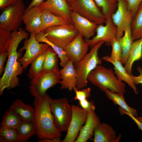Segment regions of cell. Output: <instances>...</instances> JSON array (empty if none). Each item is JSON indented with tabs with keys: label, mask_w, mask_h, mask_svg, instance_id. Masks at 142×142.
I'll return each instance as SVG.
<instances>
[{
	"label": "cell",
	"mask_w": 142,
	"mask_h": 142,
	"mask_svg": "<svg viewBox=\"0 0 142 142\" xmlns=\"http://www.w3.org/2000/svg\"><path fill=\"white\" fill-rule=\"evenodd\" d=\"M28 32L20 27L18 30L11 32V37L7 51L8 60L3 74L0 79V95H3L5 89L14 88L19 85L18 76L23 72V68L18 60L21 54L17 49L23 40L27 38Z\"/></svg>",
	"instance_id": "1"
},
{
	"label": "cell",
	"mask_w": 142,
	"mask_h": 142,
	"mask_svg": "<svg viewBox=\"0 0 142 142\" xmlns=\"http://www.w3.org/2000/svg\"><path fill=\"white\" fill-rule=\"evenodd\" d=\"M49 97L46 93L43 96L35 97L33 102L36 135L39 140L60 138L62 136L61 132L56 126L50 108Z\"/></svg>",
	"instance_id": "2"
},
{
	"label": "cell",
	"mask_w": 142,
	"mask_h": 142,
	"mask_svg": "<svg viewBox=\"0 0 142 142\" xmlns=\"http://www.w3.org/2000/svg\"><path fill=\"white\" fill-rule=\"evenodd\" d=\"M88 80L104 92L106 89L124 94L126 92L124 83L119 80L111 69L99 64L89 74Z\"/></svg>",
	"instance_id": "3"
},
{
	"label": "cell",
	"mask_w": 142,
	"mask_h": 142,
	"mask_svg": "<svg viewBox=\"0 0 142 142\" xmlns=\"http://www.w3.org/2000/svg\"><path fill=\"white\" fill-rule=\"evenodd\" d=\"M104 43L100 41L91 47L90 52L77 63L74 64L77 75L76 88L80 89L88 85V77L89 73L102 63V59L98 54L99 49Z\"/></svg>",
	"instance_id": "4"
},
{
	"label": "cell",
	"mask_w": 142,
	"mask_h": 142,
	"mask_svg": "<svg viewBox=\"0 0 142 142\" xmlns=\"http://www.w3.org/2000/svg\"><path fill=\"white\" fill-rule=\"evenodd\" d=\"M49 104L56 126L60 132L67 131L72 116V105L67 99H53L50 97Z\"/></svg>",
	"instance_id": "5"
},
{
	"label": "cell",
	"mask_w": 142,
	"mask_h": 142,
	"mask_svg": "<svg viewBox=\"0 0 142 142\" xmlns=\"http://www.w3.org/2000/svg\"><path fill=\"white\" fill-rule=\"evenodd\" d=\"M60 81L59 70L42 71L31 80L30 93L34 97L43 96L48 89L59 83Z\"/></svg>",
	"instance_id": "6"
},
{
	"label": "cell",
	"mask_w": 142,
	"mask_h": 142,
	"mask_svg": "<svg viewBox=\"0 0 142 142\" xmlns=\"http://www.w3.org/2000/svg\"><path fill=\"white\" fill-rule=\"evenodd\" d=\"M71 11L98 25L105 22V18L94 0H71L68 2Z\"/></svg>",
	"instance_id": "7"
},
{
	"label": "cell",
	"mask_w": 142,
	"mask_h": 142,
	"mask_svg": "<svg viewBox=\"0 0 142 142\" xmlns=\"http://www.w3.org/2000/svg\"><path fill=\"white\" fill-rule=\"evenodd\" d=\"M26 9L22 0L4 9L0 15V28L12 32L20 28Z\"/></svg>",
	"instance_id": "8"
},
{
	"label": "cell",
	"mask_w": 142,
	"mask_h": 142,
	"mask_svg": "<svg viewBox=\"0 0 142 142\" xmlns=\"http://www.w3.org/2000/svg\"><path fill=\"white\" fill-rule=\"evenodd\" d=\"M43 32L48 40L63 49L79 33L72 23L51 26Z\"/></svg>",
	"instance_id": "9"
},
{
	"label": "cell",
	"mask_w": 142,
	"mask_h": 142,
	"mask_svg": "<svg viewBox=\"0 0 142 142\" xmlns=\"http://www.w3.org/2000/svg\"><path fill=\"white\" fill-rule=\"evenodd\" d=\"M40 43L37 40L36 33L34 32L30 33L29 39H25L23 46L19 52H21L25 50V52L23 56L18 60L24 69H25L35 58L44 52L49 46L45 43Z\"/></svg>",
	"instance_id": "10"
},
{
	"label": "cell",
	"mask_w": 142,
	"mask_h": 142,
	"mask_svg": "<svg viewBox=\"0 0 142 142\" xmlns=\"http://www.w3.org/2000/svg\"><path fill=\"white\" fill-rule=\"evenodd\" d=\"M71 119L63 142H74L77 138L81 127L86 122L88 113L81 108L72 105Z\"/></svg>",
	"instance_id": "11"
},
{
	"label": "cell",
	"mask_w": 142,
	"mask_h": 142,
	"mask_svg": "<svg viewBox=\"0 0 142 142\" xmlns=\"http://www.w3.org/2000/svg\"><path fill=\"white\" fill-rule=\"evenodd\" d=\"M117 8L111 16L113 22L117 27L116 38L119 39L124 35L126 28L131 25L133 17L128 10L126 0H117Z\"/></svg>",
	"instance_id": "12"
},
{
	"label": "cell",
	"mask_w": 142,
	"mask_h": 142,
	"mask_svg": "<svg viewBox=\"0 0 142 142\" xmlns=\"http://www.w3.org/2000/svg\"><path fill=\"white\" fill-rule=\"evenodd\" d=\"M104 26L98 25L96 29V34L92 39H84L89 46L91 47L101 41H103L107 45L110 46L112 40L116 38L117 27L111 17L105 19Z\"/></svg>",
	"instance_id": "13"
},
{
	"label": "cell",
	"mask_w": 142,
	"mask_h": 142,
	"mask_svg": "<svg viewBox=\"0 0 142 142\" xmlns=\"http://www.w3.org/2000/svg\"><path fill=\"white\" fill-rule=\"evenodd\" d=\"M83 38L81 34L78 33L63 49L66 55L74 64L79 62L87 54L89 46L84 41Z\"/></svg>",
	"instance_id": "14"
},
{
	"label": "cell",
	"mask_w": 142,
	"mask_h": 142,
	"mask_svg": "<svg viewBox=\"0 0 142 142\" xmlns=\"http://www.w3.org/2000/svg\"><path fill=\"white\" fill-rule=\"evenodd\" d=\"M71 18L72 23L85 39H90L94 36L98 24L74 12L71 11Z\"/></svg>",
	"instance_id": "15"
},
{
	"label": "cell",
	"mask_w": 142,
	"mask_h": 142,
	"mask_svg": "<svg viewBox=\"0 0 142 142\" xmlns=\"http://www.w3.org/2000/svg\"><path fill=\"white\" fill-rule=\"evenodd\" d=\"M39 6L41 9L48 10L72 23L71 18V11L67 0H46Z\"/></svg>",
	"instance_id": "16"
},
{
	"label": "cell",
	"mask_w": 142,
	"mask_h": 142,
	"mask_svg": "<svg viewBox=\"0 0 142 142\" xmlns=\"http://www.w3.org/2000/svg\"><path fill=\"white\" fill-rule=\"evenodd\" d=\"M41 9L39 6L33 7L25 11L23 22L25 25L26 31L36 34L41 32Z\"/></svg>",
	"instance_id": "17"
},
{
	"label": "cell",
	"mask_w": 142,
	"mask_h": 142,
	"mask_svg": "<svg viewBox=\"0 0 142 142\" xmlns=\"http://www.w3.org/2000/svg\"><path fill=\"white\" fill-rule=\"evenodd\" d=\"M61 81L59 84L61 89L73 90L77 84V75L72 61L70 59L59 70Z\"/></svg>",
	"instance_id": "18"
},
{
	"label": "cell",
	"mask_w": 142,
	"mask_h": 142,
	"mask_svg": "<svg viewBox=\"0 0 142 142\" xmlns=\"http://www.w3.org/2000/svg\"><path fill=\"white\" fill-rule=\"evenodd\" d=\"M100 122L94 111L88 113L85 123L81 128L78 135L74 142H86L94 135V130Z\"/></svg>",
	"instance_id": "19"
},
{
	"label": "cell",
	"mask_w": 142,
	"mask_h": 142,
	"mask_svg": "<svg viewBox=\"0 0 142 142\" xmlns=\"http://www.w3.org/2000/svg\"><path fill=\"white\" fill-rule=\"evenodd\" d=\"M93 140L94 142H117L121 136H117L116 133L109 124L100 123L95 128L94 132Z\"/></svg>",
	"instance_id": "20"
},
{
	"label": "cell",
	"mask_w": 142,
	"mask_h": 142,
	"mask_svg": "<svg viewBox=\"0 0 142 142\" xmlns=\"http://www.w3.org/2000/svg\"><path fill=\"white\" fill-rule=\"evenodd\" d=\"M9 109L14 111L22 121L35 122V111L31 105L25 104L20 99H17L11 105Z\"/></svg>",
	"instance_id": "21"
},
{
	"label": "cell",
	"mask_w": 142,
	"mask_h": 142,
	"mask_svg": "<svg viewBox=\"0 0 142 142\" xmlns=\"http://www.w3.org/2000/svg\"><path fill=\"white\" fill-rule=\"evenodd\" d=\"M102 59L112 63L114 66V72L117 78L120 81L126 82L132 89L134 93L138 94V90L133 81L132 75L130 74L127 72L120 61L112 60L108 55L104 57Z\"/></svg>",
	"instance_id": "22"
},
{
	"label": "cell",
	"mask_w": 142,
	"mask_h": 142,
	"mask_svg": "<svg viewBox=\"0 0 142 142\" xmlns=\"http://www.w3.org/2000/svg\"><path fill=\"white\" fill-rule=\"evenodd\" d=\"M142 58V37L133 41L127 59L125 63L124 68L130 75L132 74V68L135 61Z\"/></svg>",
	"instance_id": "23"
},
{
	"label": "cell",
	"mask_w": 142,
	"mask_h": 142,
	"mask_svg": "<svg viewBox=\"0 0 142 142\" xmlns=\"http://www.w3.org/2000/svg\"><path fill=\"white\" fill-rule=\"evenodd\" d=\"M41 9V32H43L46 29L51 26L70 23L63 17L55 15L48 10Z\"/></svg>",
	"instance_id": "24"
},
{
	"label": "cell",
	"mask_w": 142,
	"mask_h": 142,
	"mask_svg": "<svg viewBox=\"0 0 142 142\" xmlns=\"http://www.w3.org/2000/svg\"><path fill=\"white\" fill-rule=\"evenodd\" d=\"M17 130L19 137L18 142H27L31 137L36 134V125L33 122L22 121Z\"/></svg>",
	"instance_id": "25"
},
{
	"label": "cell",
	"mask_w": 142,
	"mask_h": 142,
	"mask_svg": "<svg viewBox=\"0 0 142 142\" xmlns=\"http://www.w3.org/2000/svg\"><path fill=\"white\" fill-rule=\"evenodd\" d=\"M118 39L122 50L121 62L123 64L125 63L127 59L133 41L131 36V25H129L126 28L123 35Z\"/></svg>",
	"instance_id": "26"
},
{
	"label": "cell",
	"mask_w": 142,
	"mask_h": 142,
	"mask_svg": "<svg viewBox=\"0 0 142 142\" xmlns=\"http://www.w3.org/2000/svg\"><path fill=\"white\" fill-rule=\"evenodd\" d=\"M104 92L106 97L112 100L115 104L118 105L121 109L131 113L135 117L138 116L137 110L130 107L126 102L124 94L114 92L108 89L105 90Z\"/></svg>",
	"instance_id": "27"
},
{
	"label": "cell",
	"mask_w": 142,
	"mask_h": 142,
	"mask_svg": "<svg viewBox=\"0 0 142 142\" xmlns=\"http://www.w3.org/2000/svg\"><path fill=\"white\" fill-rule=\"evenodd\" d=\"M58 56L53 48L49 46L44 53V58L42 71H51L59 70Z\"/></svg>",
	"instance_id": "28"
},
{
	"label": "cell",
	"mask_w": 142,
	"mask_h": 142,
	"mask_svg": "<svg viewBox=\"0 0 142 142\" xmlns=\"http://www.w3.org/2000/svg\"><path fill=\"white\" fill-rule=\"evenodd\" d=\"M36 37L39 42L47 43L53 48L60 59V65L62 67L65 65L70 60L66 55L64 49L48 40L43 32H40L36 34Z\"/></svg>",
	"instance_id": "29"
},
{
	"label": "cell",
	"mask_w": 142,
	"mask_h": 142,
	"mask_svg": "<svg viewBox=\"0 0 142 142\" xmlns=\"http://www.w3.org/2000/svg\"><path fill=\"white\" fill-rule=\"evenodd\" d=\"M131 29L133 40L142 37V2L133 19Z\"/></svg>",
	"instance_id": "30"
},
{
	"label": "cell",
	"mask_w": 142,
	"mask_h": 142,
	"mask_svg": "<svg viewBox=\"0 0 142 142\" xmlns=\"http://www.w3.org/2000/svg\"><path fill=\"white\" fill-rule=\"evenodd\" d=\"M22 121L17 113L9 109L4 115L1 126L17 129Z\"/></svg>",
	"instance_id": "31"
},
{
	"label": "cell",
	"mask_w": 142,
	"mask_h": 142,
	"mask_svg": "<svg viewBox=\"0 0 142 142\" xmlns=\"http://www.w3.org/2000/svg\"><path fill=\"white\" fill-rule=\"evenodd\" d=\"M101 9L105 19L111 17L117 8V0H94Z\"/></svg>",
	"instance_id": "32"
},
{
	"label": "cell",
	"mask_w": 142,
	"mask_h": 142,
	"mask_svg": "<svg viewBox=\"0 0 142 142\" xmlns=\"http://www.w3.org/2000/svg\"><path fill=\"white\" fill-rule=\"evenodd\" d=\"M19 137L17 129L1 126L0 141L3 142H18Z\"/></svg>",
	"instance_id": "33"
},
{
	"label": "cell",
	"mask_w": 142,
	"mask_h": 142,
	"mask_svg": "<svg viewBox=\"0 0 142 142\" xmlns=\"http://www.w3.org/2000/svg\"><path fill=\"white\" fill-rule=\"evenodd\" d=\"M45 51L35 58L31 63V67L27 74L28 77L30 79H32L42 71Z\"/></svg>",
	"instance_id": "34"
},
{
	"label": "cell",
	"mask_w": 142,
	"mask_h": 142,
	"mask_svg": "<svg viewBox=\"0 0 142 142\" xmlns=\"http://www.w3.org/2000/svg\"><path fill=\"white\" fill-rule=\"evenodd\" d=\"M11 37V32L0 28V53L7 51Z\"/></svg>",
	"instance_id": "35"
},
{
	"label": "cell",
	"mask_w": 142,
	"mask_h": 142,
	"mask_svg": "<svg viewBox=\"0 0 142 142\" xmlns=\"http://www.w3.org/2000/svg\"><path fill=\"white\" fill-rule=\"evenodd\" d=\"M111 45L112 50L110 58L112 60L121 62L122 56V50L118 39L115 38L111 41Z\"/></svg>",
	"instance_id": "36"
},
{
	"label": "cell",
	"mask_w": 142,
	"mask_h": 142,
	"mask_svg": "<svg viewBox=\"0 0 142 142\" xmlns=\"http://www.w3.org/2000/svg\"><path fill=\"white\" fill-rule=\"evenodd\" d=\"M73 90L74 91L75 95L74 99L79 101L87 99L90 96L91 89L90 88L82 89V90L77 89L76 87L74 88Z\"/></svg>",
	"instance_id": "37"
},
{
	"label": "cell",
	"mask_w": 142,
	"mask_h": 142,
	"mask_svg": "<svg viewBox=\"0 0 142 142\" xmlns=\"http://www.w3.org/2000/svg\"><path fill=\"white\" fill-rule=\"evenodd\" d=\"M128 10L131 13L133 18L142 2V0H126Z\"/></svg>",
	"instance_id": "38"
},
{
	"label": "cell",
	"mask_w": 142,
	"mask_h": 142,
	"mask_svg": "<svg viewBox=\"0 0 142 142\" xmlns=\"http://www.w3.org/2000/svg\"><path fill=\"white\" fill-rule=\"evenodd\" d=\"M79 104L81 108L89 113L94 111L95 106L92 101H89L87 99L79 101Z\"/></svg>",
	"instance_id": "39"
},
{
	"label": "cell",
	"mask_w": 142,
	"mask_h": 142,
	"mask_svg": "<svg viewBox=\"0 0 142 142\" xmlns=\"http://www.w3.org/2000/svg\"><path fill=\"white\" fill-rule=\"evenodd\" d=\"M20 0H0V9L3 10L16 4Z\"/></svg>",
	"instance_id": "40"
},
{
	"label": "cell",
	"mask_w": 142,
	"mask_h": 142,
	"mask_svg": "<svg viewBox=\"0 0 142 142\" xmlns=\"http://www.w3.org/2000/svg\"><path fill=\"white\" fill-rule=\"evenodd\" d=\"M120 112L122 114H125L129 116L135 123L139 128L142 131V122L138 120L135 117L129 112L126 111L120 108H119Z\"/></svg>",
	"instance_id": "41"
},
{
	"label": "cell",
	"mask_w": 142,
	"mask_h": 142,
	"mask_svg": "<svg viewBox=\"0 0 142 142\" xmlns=\"http://www.w3.org/2000/svg\"><path fill=\"white\" fill-rule=\"evenodd\" d=\"M8 55L7 51H5L0 53V75L4 72V64Z\"/></svg>",
	"instance_id": "42"
},
{
	"label": "cell",
	"mask_w": 142,
	"mask_h": 142,
	"mask_svg": "<svg viewBox=\"0 0 142 142\" xmlns=\"http://www.w3.org/2000/svg\"><path fill=\"white\" fill-rule=\"evenodd\" d=\"M137 70L139 73V75L137 76L132 75L131 77L135 85L140 84L142 85V68L139 67H138Z\"/></svg>",
	"instance_id": "43"
},
{
	"label": "cell",
	"mask_w": 142,
	"mask_h": 142,
	"mask_svg": "<svg viewBox=\"0 0 142 142\" xmlns=\"http://www.w3.org/2000/svg\"><path fill=\"white\" fill-rule=\"evenodd\" d=\"M44 1V0H32L27 8L26 9L25 11L33 7L39 6Z\"/></svg>",
	"instance_id": "44"
},
{
	"label": "cell",
	"mask_w": 142,
	"mask_h": 142,
	"mask_svg": "<svg viewBox=\"0 0 142 142\" xmlns=\"http://www.w3.org/2000/svg\"><path fill=\"white\" fill-rule=\"evenodd\" d=\"M61 141L60 138H55L52 139H44L39 140V142H60Z\"/></svg>",
	"instance_id": "45"
},
{
	"label": "cell",
	"mask_w": 142,
	"mask_h": 142,
	"mask_svg": "<svg viewBox=\"0 0 142 142\" xmlns=\"http://www.w3.org/2000/svg\"><path fill=\"white\" fill-rule=\"evenodd\" d=\"M136 118L138 120L142 122V116L136 117Z\"/></svg>",
	"instance_id": "46"
},
{
	"label": "cell",
	"mask_w": 142,
	"mask_h": 142,
	"mask_svg": "<svg viewBox=\"0 0 142 142\" xmlns=\"http://www.w3.org/2000/svg\"><path fill=\"white\" fill-rule=\"evenodd\" d=\"M71 0H67L68 3V2H69V1H70Z\"/></svg>",
	"instance_id": "47"
}]
</instances>
